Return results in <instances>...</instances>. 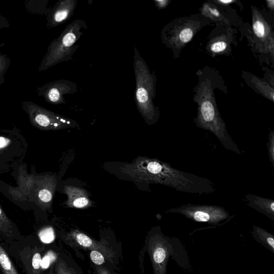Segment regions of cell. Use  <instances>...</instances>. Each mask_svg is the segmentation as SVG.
<instances>
[{
    "mask_svg": "<svg viewBox=\"0 0 274 274\" xmlns=\"http://www.w3.org/2000/svg\"><path fill=\"white\" fill-rule=\"evenodd\" d=\"M268 8L273 11L274 10V1L273 0H268L266 2Z\"/></svg>",
    "mask_w": 274,
    "mask_h": 274,
    "instance_id": "f546056e",
    "label": "cell"
},
{
    "mask_svg": "<svg viewBox=\"0 0 274 274\" xmlns=\"http://www.w3.org/2000/svg\"><path fill=\"white\" fill-rule=\"evenodd\" d=\"M10 142L9 140L4 138V137H0V150L5 148Z\"/></svg>",
    "mask_w": 274,
    "mask_h": 274,
    "instance_id": "83f0119b",
    "label": "cell"
},
{
    "mask_svg": "<svg viewBox=\"0 0 274 274\" xmlns=\"http://www.w3.org/2000/svg\"><path fill=\"white\" fill-rule=\"evenodd\" d=\"M0 225L7 227L10 226V221L3 211L1 207H0Z\"/></svg>",
    "mask_w": 274,
    "mask_h": 274,
    "instance_id": "484cf974",
    "label": "cell"
},
{
    "mask_svg": "<svg viewBox=\"0 0 274 274\" xmlns=\"http://www.w3.org/2000/svg\"><path fill=\"white\" fill-rule=\"evenodd\" d=\"M71 270L73 274H80V273H79L78 272H77V271H76L74 269L72 268H71Z\"/></svg>",
    "mask_w": 274,
    "mask_h": 274,
    "instance_id": "4dcf8cb0",
    "label": "cell"
},
{
    "mask_svg": "<svg viewBox=\"0 0 274 274\" xmlns=\"http://www.w3.org/2000/svg\"><path fill=\"white\" fill-rule=\"evenodd\" d=\"M56 274H73L66 262L62 259H60L56 263L55 266Z\"/></svg>",
    "mask_w": 274,
    "mask_h": 274,
    "instance_id": "44dd1931",
    "label": "cell"
},
{
    "mask_svg": "<svg viewBox=\"0 0 274 274\" xmlns=\"http://www.w3.org/2000/svg\"><path fill=\"white\" fill-rule=\"evenodd\" d=\"M146 250L150 256L154 274H167V265L171 258L178 265L188 269V257L178 239L165 236L160 227L154 228L146 239Z\"/></svg>",
    "mask_w": 274,
    "mask_h": 274,
    "instance_id": "3957f363",
    "label": "cell"
},
{
    "mask_svg": "<svg viewBox=\"0 0 274 274\" xmlns=\"http://www.w3.org/2000/svg\"><path fill=\"white\" fill-rule=\"evenodd\" d=\"M245 201L250 207L274 221V200L255 195H246Z\"/></svg>",
    "mask_w": 274,
    "mask_h": 274,
    "instance_id": "4fadbf2b",
    "label": "cell"
},
{
    "mask_svg": "<svg viewBox=\"0 0 274 274\" xmlns=\"http://www.w3.org/2000/svg\"><path fill=\"white\" fill-rule=\"evenodd\" d=\"M77 92V84L68 80H59L48 83L42 88L41 93L50 103H66L65 95L73 94Z\"/></svg>",
    "mask_w": 274,
    "mask_h": 274,
    "instance_id": "30bf717a",
    "label": "cell"
},
{
    "mask_svg": "<svg viewBox=\"0 0 274 274\" xmlns=\"http://www.w3.org/2000/svg\"><path fill=\"white\" fill-rule=\"evenodd\" d=\"M56 259L57 256L54 252L52 251L48 252L43 259H42L41 268L43 269L48 268L51 263L56 261Z\"/></svg>",
    "mask_w": 274,
    "mask_h": 274,
    "instance_id": "cb8c5ba5",
    "label": "cell"
},
{
    "mask_svg": "<svg viewBox=\"0 0 274 274\" xmlns=\"http://www.w3.org/2000/svg\"><path fill=\"white\" fill-rule=\"evenodd\" d=\"M90 258L92 262L97 266L103 265L106 259L102 253L96 250L91 251Z\"/></svg>",
    "mask_w": 274,
    "mask_h": 274,
    "instance_id": "7402d4cb",
    "label": "cell"
},
{
    "mask_svg": "<svg viewBox=\"0 0 274 274\" xmlns=\"http://www.w3.org/2000/svg\"><path fill=\"white\" fill-rule=\"evenodd\" d=\"M56 185V183L40 189L38 193V197L42 203L46 204L51 203Z\"/></svg>",
    "mask_w": 274,
    "mask_h": 274,
    "instance_id": "d6986e66",
    "label": "cell"
},
{
    "mask_svg": "<svg viewBox=\"0 0 274 274\" xmlns=\"http://www.w3.org/2000/svg\"><path fill=\"white\" fill-rule=\"evenodd\" d=\"M39 237L40 240L45 244H50L54 241L56 238L55 232L52 227H46L40 231Z\"/></svg>",
    "mask_w": 274,
    "mask_h": 274,
    "instance_id": "ffe728a7",
    "label": "cell"
},
{
    "mask_svg": "<svg viewBox=\"0 0 274 274\" xmlns=\"http://www.w3.org/2000/svg\"><path fill=\"white\" fill-rule=\"evenodd\" d=\"M65 240L72 246L100 252L106 259L111 262H113L116 257L112 249L106 243L94 240L77 230L70 231L66 235Z\"/></svg>",
    "mask_w": 274,
    "mask_h": 274,
    "instance_id": "9c48e42d",
    "label": "cell"
},
{
    "mask_svg": "<svg viewBox=\"0 0 274 274\" xmlns=\"http://www.w3.org/2000/svg\"><path fill=\"white\" fill-rule=\"evenodd\" d=\"M77 5V0H62L55 6L50 16L51 26L64 23L74 14Z\"/></svg>",
    "mask_w": 274,
    "mask_h": 274,
    "instance_id": "8fae6325",
    "label": "cell"
},
{
    "mask_svg": "<svg viewBox=\"0 0 274 274\" xmlns=\"http://www.w3.org/2000/svg\"><path fill=\"white\" fill-rule=\"evenodd\" d=\"M251 234L253 237L260 244L274 254L273 236L268 231L261 227L253 226Z\"/></svg>",
    "mask_w": 274,
    "mask_h": 274,
    "instance_id": "9a60e30c",
    "label": "cell"
},
{
    "mask_svg": "<svg viewBox=\"0 0 274 274\" xmlns=\"http://www.w3.org/2000/svg\"><path fill=\"white\" fill-rule=\"evenodd\" d=\"M42 257L39 253L37 252L34 255L33 260H32V265L36 270H39L42 266Z\"/></svg>",
    "mask_w": 274,
    "mask_h": 274,
    "instance_id": "d4e9b609",
    "label": "cell"
},
{
    "mask_svg": "<svg viewBox=\"0 0 274 274\" xmlns=\"http://www.w3.org/2000/svg\"><path fill=\"white\" fill-rule=\"evenodd\" d=\"M169 213L181 214L197 223L218 226L231 218L224 207L209 205H193L190 203L168 210Z\"/></svg>",
    "mask_w": 274,
    "mask_h": 274,
    "instance_id": "52a82bcc",
    "label": "cell"
},
{
    "mask_svg": "<svg viewBox=\"0 0 274 274\" xmlns=\"http://www.w3.org/2000/svg\"><path fill=\"white\" fill-rule=\"evenodd\" d=\"M215 3L216 5L225 6L236 3V2L234 0H217V1H215Z\"/></svg>",
    "mask_w": 274,
    "mask_h": 274,
    "instance_id": "f1b7e54d",
    "label": "cell"
},
{
    "mask_svg": "<svg viewBox=\"0 0 274 274\" xmlns=\"http://www.w3.org/2000/svg\"><path fill=\"white\" fill-rule=\"evenodd\" d=\"M64 193L68 196L66 204L69 207L83 209L88 208L92 205L87 192L83 189L66 185L64 188Z\"/></svg>",
    "mask_w": 274,
    "mask_h": 274,
    "instance_id": "7c38bea8",
    "label": "cell"
},
{
    "mask_svg": "<svg viewBox=\"0 0 274 274\" xmlns=\"http://www.w3.org/2000/svg\"><path fill=\"white\" fill-rule=\"evenodd\" d=\"M23 107L28 114L31 123L39 129L60 130L78 126L74 120L62 117L33 102H24Z\"/></svg>",
    "mask_w": 274,
    "mask_h": 274,
    "instance_id": "8992f818",
    "label": "cell"
},
{
    "mask_svg": "<svg viewBox=\"0 0 274 274\" xmlns=\"http://www.w3.org/2000/svg\"><path fill=\"white\" fill-rule=\"evenodd\" d=\"M209 21L202 15L180 18L173 20L162 31L163 43L176 52L189 43L197 32L202 28L203 22Z\"/></svg>",
    "mask_w": 274,
    "mask_h": 274,
    "instance_id": "5b68a950",
    "label": "cell"
},
{
    "mask_svg": "<svg viewBox=\"0 0 274 274\" xmlns=\"http://www.w3.org/2000/svg\"><path fill=\"white\" fill-rule=\"evenodd\" d=\"M133 66L136 107L147 124H154L160 117L159 108L153 102L156 96V77L154 72L150 71L136 46L134 47Z\"/></svg>",
    "mask_w": 274,
    "mask_h": 274,
    "instance_id": "7a4b0ae2",
    "label": "cell"
},
{
    "mask_svg": "<svg viewBox=\"0 0 274 274\" xmlns=\"http://www.w3.org/2000/svg\"><path fill=\"white\" fill-rule=\"evenodd\" d=\"M249 86H252V88L257 90L262 96L273 102L274 90L273 86L266 81H263L254 75L250 74Z\"/></svg>",
    "mask_w": 274,
    "mask_h": 274,
    "instance_id": "2e32d148",
    "label": "cell"
},
{
    "mask_svg": "<svg viewBox=\"0 0 274 274\" xmlns=\"http://www.w3.org/2000/svg\"><path fill=\"white\" fill-rule=\"evenodd\" d=\"M49 274H54V272H53V270H52V268H51V269H50L49 272Z\"/></svg>",
    "mask_w": 274,
    "mask_h": 274,
    "instance_id": "1f68e13d",
    "label": "cell"
},
{
    "mask_svg": "<svg viewBox=\"0 0 274 274\" xmlns=\"http://www.w3.org/2000/svg\"><path fill=\"white\" fill-rule=\"evenodd\" d=\"M0 268L4 274H18L7 253L0 245Z\"/></svg>",
    "mask_w": 274,
    "mask_h": 274,
    "instance_id": "ac0fdd59",
    "label": "cell"
},
{
    "mask_svg": "<svg viewBox=\"0 0 274 274\" xmlns=\"http://www.w3.org/2000/svg\"><path fill=\"white\" fill-rule=\"evenodd\" d=\"M252 9V30L256 40L257 48L263 53H269L273 58V32L269 23L254 7Z\"/></svg>",
    "mask_w": 274,
    "mask_h": 274,
    "instance_id": "ba28073f",
    "label": "cell"
},
{
    "mask_svg": "<svg viewBox=\"0 0 274 274\" xmlns=\"http://www.w3.org/2000/svg\"><path fill=\"white\" fill-rule=\"evenodd\" d=\"M88 28L85 21L81 19H76L68 25L60 37L49 45L42 65L43 69H46L58 63L71 60L79 47L78 45H75V43Z\"/></svg>",
    "mask_w": 274,
    "mask_h": 274,
    "instance_id": "277c9868",
    "label": "cell"
},
{
    "mask_svg": "<svg viewBox=\"0 0 274 274\" xmlns=\"http://www.w3.org/2000/svg\"><path fill=\"white\" fill-rule=\"evenodd\" d=\"M267 147L270 161L274 167V131L273 130H271L269 133Z\"/></svg>",
    "mask_w": 274,
    "mask_h": 274,
    "instance_id": "603a6c76",
    "label": "cell"
},
{
    "mask_svg": "<svg viewBox=\"0 0 274 274\" xmlns=\"http://www.w3.org/2000/svg\"><path fill=\"white\" fill-rule=\"evenodd\" d=\"M154 3L158 9H162L166 8L170 2L168 0H155Z\"/></svg>",
    "mask_w": 274,
    "mask_h": 274,
    "instance_id": "4316f807",
    "label": "cell"
},
{
    "mask_svg": "<svg viewBox=\"0 0 274 274\" xmlns=\"http://www.w3.org/2000/svg\"><path fill=\"white\" fill-rule=\"evenodd\" d=\"M232 33H228L216 36L210 40L207 46V51L213 56L227 54L230 51L232 40Z\"/></svg>",
    "mask_w": 274,
    "mask_h": 274,
    "instance_id": "5bb4252c",
    "label": "cell"
},
{
    "mask_svg": "<svg viewBox=\"0 0 274 274\" xmlns=\"http://www.w3.org/2000/svg\"><path fill=\"white\" fill-rule=\"evenodd\" d=\"M201 15L213 22H224L225 17L218 7L212 3H205L201 9Z\"/></svg>",
    "mask_w": 274,
    "mask_h": 274,
    "instance_id": "e0dca14e",
    "label": "cell"
},
{
    "mask_svg": "<svg viewBox=\"0 0 274 274\" xmlns=\"http://www.w3.org/2000/svg\"><path fill=\"white\" fill-rule=\"evenodd\" d=\"M198 82L194 90L197 116L194 119L198 128L213 133L227 150L241 155V152L228 133L218 109L214 91L221 86V77L214 69L205 68L197 72Z\"/></svg>",
    "mask_w": 274,
    "mask_h": 274,
    "instance_id": "6da1fadb",
    "label": "cell"
}]
</instances>
